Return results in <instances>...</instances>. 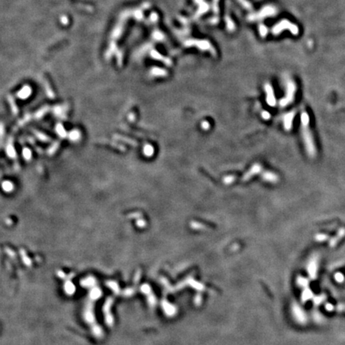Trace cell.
Returning <instances> with one entry per match:
<instances>
[{"instance_id": "obj_14", "label": "cell", "mask_w": 345, "mask_h": 345, "mask_svg": "<svg viewBox=\"0 0 345 345\" xmlns=\"http://www.w3.org/2000/svg\"><path fill=\"white\" fill-rule=\"evenodd\" d=\"M328 239V236L324 233H317L315 236V240L318 242H323Z\"/></svg>"}, {"instance_id": "obj_11", "label": "cell", "mask_w": 345, "mask_h": 345, "mask_svg": "<svg viewBox=\"0 0 345 345\" xmlns=\"http://www.w3.org/2000/svg\"><path fill=\"white\" fill-rule=\"evenodd\" d=\"M313 297H314V294H313V292H312V290H311L310 289H308V288H305V289H304L303 291V292H302V296H301V300H302V301L304 303L306 301H309L311 299H313Z\"/></svg>"}, {"instance_id": "obj_6", "label": "cell", "mask_w": 345, "mask_h": 345, "mask_svg": "<svg viewBox=\"0 0 345 345\" xmlns=\"http://www.w3.org/2000/svg\"><path fill=\"white\" fill-rule=\"evenodd\" d=\"M296 115V111H290V112L285 114L284 118H283V123H284V127L286 131L291 130L292 127V121Z\"/></svg>"}, {"instance_id": "obj_3", "label": "cell", "mask_w": 345, "mask_h": 345, "mask_svg": "<svg viewBox=\"0 0 345 345\" xmlns=\"http://www.w3.org/2000/svg\"><path fill=\"white\" fill-rule=\"evenodd\" d=\"M285 29H288V30H290L292 35H298L299 29L298 27H297V26L295 25V24L291 23L289 21H288V20H283V21L280 22L276 26H274V28H273V34H274V35H278V34H280V33L282 32L283 30H285Z\"/></svg>"}, {"instance_id": "obj_15", "label": "cell", "mask_w": 345, "mask_h": 345, "mask_svg": "<svg viewBox=\"0 0 345 345\" xmlns=\"http://www.w3.org/2000/svg\"><path fill=\"white\" fill-rule=\"evenodd\" d=\"M334 278H335V280H336V282L340 283V284L343 283L345 280L344 276H343L341 273H336V274L334 275Z\"/></svg>"}, {"instance_id": "obj_19", "label": "cell", "mask_w": 345, "mask_h": 345, "mask_svg": "<svg viewBox=\"0 0 345 345\" xmlns=\"http://www.w3.org/2000/svg\"><path fill=\"white\" fill-rule=\"evenodd\" d=\"M209 126H210L209 123L206 121H203L202 123H201V127H202L203 130H208V129L209 128Z\"/></svg>"}, {"instance_id": "obj_10", "label": "cell", "mask_w": 345, "mask_h": 345, "mask_svg": "<svg viewBox=\"0 0 345 345\" xmlns=\"http://www.w3.org/2000/svg\"><path fill=\"white\" fill-rule=\"evenodd\" d=\"M263 179L266 182H272V183H276L278 182V176L276 173H273L272 172H265L262 174Z\"/></svg>"}, {"instance_id": "obj_5", "label": "cell", "mask_w": 345, "mask_h": 345, "mask_svg": "<svg viewBox=\"0 0 345 345\" xmlns=\"http://www.w3.org/2000/svg\"><path fill=\"white\" fill-rule=\"evenodd\" d=\"M292 313L296 318V321H298L300 324H305L307 322V316L304 313V311L298 305L295 304L292 307Z\"/></svg>"}, {"instance_id": "obj_21", "label": "cell", "mask_w": 345, "mask_h": 345, "mask_svg": "<svg viewBox=\"0 0 345 345\" xmlns=\"http://www.w3.org/2000/svg\"><path fill=\"white\" fill-rule=\"evenodd\" d=\"M343 308H344V305L340 304V305L337 306V310H338L339 312H341V311L343 310Z\"/></svg>"}, {"instance_id": "obj_18", "label": "cell", "mask_w": 345, "mask_h": 345, "mask_svg": "<svg viewBox=\"0 0 345 345\" xmlns=\"http://www.w3.org/2000/svg\"><path fill=\"white\" fill-rule=\"evenodd\" d=\"M324 307H325V309L327 311H328V312H331L334 309V306L330 303H327Z\"/></svg>"}, {"instance_id": "obj_7", "label": "cell", "mask_w": 345, "mask_h": 345, "mask_svg": "<svg viewBox=\"0 0 345 345\" xmlns=\"http://www.w3.org/2000/svg\"><path fill=\"white\" fill-rule=\"evenodd\" d=\"M265 91L267 93V103L271 106H274L276 105V98L273 93V87L270 85H266Z\"/></svg>"}, {"instance_id": "obj_8", "label": "cell", "mask_w": 345, "mask_h": 345, "mask_svg": "<svg viewBox=\"0 0 345 345\" xmlns=\"http://www.w3.org/2000/svg\"><path fill=\"white\" fill-rule=\"evenodd\" d=\"M345 236V229L344 228H341L340 230L338 231V233H336V235L334 237L331 238L329 240V246L331 248L335 247L340 240L342 239Z\"/></svg>"}, {"instance_id": "obj_13", "label": "cell", "mask_w": 345, "mask_h": 345, "mask_svg": "<svg viewBox=\"0 0 345 345\" xmlns=\"http://www.w3.org/2000/svg\"><path fill=\"white\" fill-rule=\"evenodd\" d=\"M297 284L300 287L308 288V285H309V280L307 278L303 277V276H298L297 277Z\"/></svg>"}, {"instance_id": "obj_12", "label": "cell", "mask_w": 345, "mask_h": 345, "mask_svg": "<svg viewBox=\"0 0 345 345\" xmlns=\"http://www.w3.org/2000/svg\"><path fill=\"white\" fill-rule=\"evenodd\" d=\"M327 296L324 294H320L319 296H316L313 298V304H315V306L319 305L320 304H322L325 300H326Z\"/></svg>"}, {"instance_id": "obj_1", "label": "cell", "mask_w": 345, "mask_h": 345, "mask_svg": "<svg viewBox=\"0 0 345 345\" xmlns=\"http://www.w3.org/2000/svg\"><path fill=\"white\" fill-rule=\"evenodd\" d=\"M301 133H302V138H303L304 144L305 146L307 154L311 157H315L316 156V147L314 138L311 132L310 126V118L308 112L303 111L301 114Z\"/></svg>"}, {"instance_id": "obj_4", "label": "cell", "mask_w": 345, "mask_h": 345, "mask_svg": "<svg viewBox=\"0 0 345 345\" xmlns=\"http://www.w3.org/2000/svg\"><path fill=\"white\" fill-rule=\"evenodd\" d=\"M318 267H319V255L313 254L309 259L308 265H307L308 276L312 280H315L316 278Z\"/></svg>"}, {"instance_id": "obj_20", "label": "cell", "mask_w": 345, "mask_h": 345, "mask_svg": "<svg viewBox=\"0 0 345 345\" xmlns=\"http://www.w3.org/2000/svg\"><path fill=\"white\" fill-rule=\"evenodd\" d=\"M262 118H263L264 119H265V120H267V119L270 118V114L268 112H267V111H264L263 113H262Z\"/></svg>"}, {"instance_id": "obj_9", "label": "cell", "mask_w": 345, "mask_h": 345, "mask_svg": "<svg viewBox=\"0 0 345 345\" xmlns=\"http://www.w3.org/2000/svg\"><path fill=\"white\" fill-rule=\"evenodd\" d=\"M261 166H260L259 164H255V165L252 166V168L248 171L247 173H245V175L244 176L242 180H244V181H247V180L249 179L250 177H252L253 175L257 174V173L261 172Z\"/></svg>"}, {"instance_id": "obj_16", "label": "cell", "mask_w": 345, "mask_h": 345, "mask_svg": "<svg viewBox=\"0 0 345 345\" xmlns=\"http://www.w3.org/2000/svg\"><path fill=\"white\" fill-rule=\"evenodd\" d=\"M144 151L145 155H147V156H152L153 154H154V148L151 145H146V146L145 147Z\"/></svg>"}, {"instance_id": "obj_2", "label": "cell", "mask_w": 345, "mask_h": 345, "mask_svg": "<svg viewBox=\"0 0 345 345\" xmlns=\"http://www.w3.org/2000/svg\"><path fill=\"white\" fill-rule=\"evenodd\" d=\"M286 94L284 98H282L280 101V105L281 107H285L291 104L293 102L295 98V93H296V87L295 85V82L292 81H289L287 82V86H286Z\"/></svg>"}, {"instance_id": "obj_17", "label": "cell", "mask_w": 345, "mask_h": 345, "mask_svg": "<svg viewBox=\"0 0 345 345\" xmlns=\"http://www.w3.org/2000/svg\"><path fill=\"white\" fill-rule=\"evenodd\" d=\"M233 180H234V177H233V176H229V177H224V182L225 184H230V183H232V182H233Z\"/></svg>"}]
</instances>
